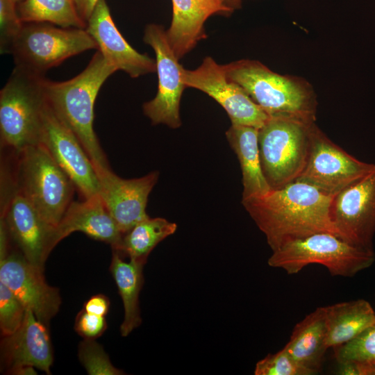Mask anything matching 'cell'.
I'll list each match as a JSON object with an SVG mask.
<instances>
[{
	"mask_svg": "<svg viewBox=\"0 0 375 375\" xmlns=\"http://www.w3.org/2000/svg\"><path fill=\"white\" fill-rule=\"evenodd\" d=\"M334 197L294 181L242 200V203L274 251L289 241L317 233L340 238L331 216Z\"/></svg>",
	"mask_w": 375,
	"mask_h": 375,
	"instance_id": "cell-1",
	"label": "cell"
},
{
	"mask_svg": "<svg viewBox=\"0 0 375 375\" xmlns=\"http://www.w3.org/2000/svg\"><path fill=\"white\" fill-rule=\"evenodd\" d=\"M116 71L97 51L74 78L61 82L44 81L48 103L76 136L97 174L110 167L94 131V106L102 85Z\"/></svg>",
	"mask_w": 375,
	"mask_h": 375,
	"instance_id": "cell-2",
	"label": "cell"
},
{
	"mask_svg": "<svg viewBox=\"0 0 375 375\" xmlns=\"http://www.w3.org/2000/svg\"><path fill=\"white\" fill-rule=\"evenodd\" d=\"M224 67L227 76L269 115H283L315 122L316 94L303 78L275 73L253 60H240Z\"/></svg>",
	"mask_w": 375,
	"mask_h": 375,
	"instance_id": "cell-3",
	"label": "cell"
},
{
	"mask_svg": "<svg viewBox=\"0 0 375 375\" xmlns=\"http://www.w3.org/2000/svg\"><path fill=\"white\" fill-rule=\"evenodd\" d=\"M44 76L15 66L0 91L1 147L17 153L40 144L47 99Z\"/></svg>",
	"mask_w": 375,
	"mask_h": 375,
	"instance_id": "cell-4",
	"label": "cell"
},
{
	"mask_svg": "<svg viewBox=\"0 0 375 375\" xmlns=\"http://www.w3.org/2000/svg\"><path fill=\"white\" fill-rule=\"evenodd\" d=\"M14 154L17 191L48 225L55 228L72 202L75 188L72 181L42 144Z\"/></svg>",
	"mask_w": 375,
	"mask_h": 375,
	"instance_id": "cell-5",
	"label": "cell"
},
{
	"mask_svg": "<svg viewBox=\"0 0 375 375\" xmlns=\"http://www.w3.org/2000/svg\"><path fill=\"white\" fill-rule=\"evenodd\" d=\"M315 122L283 115H269L258 128V148L264 176L271 189L296 181L308 158Z\"/></svg>",
	"mask_w": 375,
	"mask_h": 375,
	"instance_id": "cell-6",
	"label": "cell"
},
{
	"mask_svg": "<svg viewBox=\"0 0 375 375\" xmlns=\"http://www.w3.org/2000/svg\"><path fill=\"white\" fill-rule=\"evenodd\" d=\"M375 260L374 250L352 244L334 234L321 232L289 241L272 251V267L295 274L311 264L325 267L332 276L352 277Z\"/></svg>",
	"mask_w": 375,
	"mask_h": 375,
	"instance_id": "cell-7",
	"label": "cell"
},
{
	"mask_svg": "<svg viewBox=\"0 0 375 375\" xmlns=\"http://www.w3.org/2000/svg\"><path fill=\"white\" fill-rule=\"evenodd\" d=\"M97 46L85 28L47 22L24 23L10 53L16 67L44 76L65 60Z\"/></svg>",
	"mask_w": 375,
	"mask_h": 375,
	"instance_id": "cell-8",
	"label": "cell"
},
{
	"mask_svg": "<svg viewBox=\"0 0 375 375\" xmlns=\"http://www.w3.org/2000/svg\"><path fill=\"white\" fill-rule=\"evenodd\" d=\"M331 140L314 123L306 165L296 181L310 185L320 192L335 196L372 167Z\"/></svg>",
	"mask_w": 375,
	"mask_h": 375,
	"instance_id": "cell-9",
	"label": "cell"
},
{
	"mask_svg": "<svg viewBox=\"0 0 375 375\" xmlns=\"http://www.w3.org/2000/svg\"><path fill=\"white\" fill-rule=\"evenodd\" d=\"M143 40L155 52L158 78L157 94L143 104V112L152 124H164L173 128H178L181 125L180 101L186 88L182 79L183 67L179 64L162 26L147 25Z\"/></svg>",
	"mask_w": 375,
	"mask_h": 375,
	"instance_id": "cell-10",
	"label": "cell"
},
{
	"mask_svg": "<svg viewBox=\"0 0 375 375\" xmlns=\"http://www.w3.org/2000/svg\"><path fill=\"white\" fill-rule=\"evenodd\" d=\"M40 144L71 179L83 199L100 194L99 179L91 160L48 101L44 111Z\"/></svg>",
	"mask_w": 375,
	"mask_h": 375,
	"instance_id": "cell-11",
	"label": "cell"
},
{
	"mask_svg": "<svg viewBox=\"0 0 375 375\" xmlns=\"http://www.w3.org/2000/svg\"><path fill=\"white\" fill-rule=\"evenodd\" d=\"M182 79L186 87L199 90L219 103L231 124L260 128L269 117L240 85L227 76L224 65H218L211 57L205 58L194 70L183 68Z\"/></svg>",
	"mask_w": 375,
	"mask_h": 375,
	"instance_id": "cell-12",
	"label": "cell"
},
{
	"mask_svg": "<svg viewBox=\"0 0 375 375\" xmlns=\"http://www.w3.org/2000/svg\"><path fill=\"white\" fill-rule=\"evenodd\" d=\"M331 216L341 238L357 247L374 250L375 163L366 174L335 196Z\"/></svg>",
	"mask_w": 375,
	"mask_h": 375,
	"instance_id": "cell-13",
	"label": "cell"
},
{
	"mask_svg": "<svg viewBox=\"0 0 375 375\" xmlns=\"http://www.w3.org/2000/svg\"><path fill=\"white\" fill-rule=\"evenodd\" d=\"M0 281L6 285L38 320L47 326L58 312L59 290L45 281L43 270L28 261L21 252H9L0 259Z\"/></svg>",
	"mask_w": 375,
	"mask_h": 375,
	"instance_id": "cell-14",
	"label": "cell"
},
{
	"mask_svg": "<svg viewBox=\"0 0 375 375\" xmlns=\"http://www.w3.org/2000/svg\"><path fill=\"white\" fill-rule=\"evenodd\" d=\"M97 176L101 187L99 194L123 235L149 217L146 206L149 195L158 179V172L124 179L110 169L98 173Z\"/></svg>",
	"mask_w": 375,
	"mask_h": 375,
	"instance_id": "cell-15",
	"label": "cell"
},
{
	"mask_svg": "<svg viewBox=\"0 0 375 375\" xmlns=\"http://www.w3.org/2000/svg\"><path fill=\"white\" fill-rule=\"evenodd\" d=\"M1 219L10 238L25 258L43 270L44 262L53 250L51 238L54 228L42 219L18 191L1 208Z\"/></svg>",
	"mask_w": 375,
	"mask_h": 375,
	"instance_id": "cell-16",
	"label": "cell"
},
{
	"mask_svg": "<svg viewBox=\"0 0 375 375\" xmlns=\"http://www.w3.org/2000/svg\"><path fill=\"white\" fill-rule=\"evenodd\" d=\"M97 49L117 70L132 78L156 72V60L135 50L117 29L106 0H99L86 23Z\"/></svg>",
	"mask_w": 375,
	"mask_h": 375,
	"instance_id": "cell-17",
	"label": "cell"
},
{
	"mask_svg": "<svg viewBox=\"0 0 375 375\" xmlns=\"http://www.w3.org/2000/svg\"><path fill=\"white\" fill-rule=\"evenodd\" d=\"M240 3V0H172V21L166 33L177 58H181L206 37L204 24L208 17L231 13Z\"/></svg>",
	"mask_w": 375,
	"mask_h": 375,
	"instance_id": "cell-18",
	"label": "cell"
},
{
	"mask_svg": "<svg viewBox=\"0 0 375 375\" xmlns=\"http://www.w3.org/2000/svg\"><path fill=\"white\" fill-rule=\"evenodd\" d=\"M110 244L119 251L123 234L106 208L100 194L81 201H72L59 224L53 228L52 249L74 232Z\"/></svg>",
	"mask_w": 375,
	"mask_h": 375,
	"instance_id": "cell-19",
	"label": "cell"
},
{
	"mask_svg": "<svg viewBox=\"0 0 375 375\" xmlns=\"http://www.w3.org/2000/svg\"><path fill=\"white\" fill-rule=\"evenodd\" d=\"M47 326L31 310H26L19 328L3 337L1 342V357L7 371L20 365H31L51 374L53 354Z\"/></svg>",
	"mask_w": 375,
	"mask_h": 375,
	"instance_id": "cell-20",
	"label": "cell"
},
{
	"mask_svg": "<svg viewBox=\"0 0 375 375\" xmlns=\"http://www.w3.org/2000/svg\"><path fill=\"white\" fill-rule=\"evenodd\" d=\"M284 348L314 374L321 371L324 354L328 349L324 306L317 308L295 325Z\"/></svg>",
	"mask_w": 375,
	"mask_h": 375,
	"instance_id": "cell-21",
	"label": "cell"
},
{
	"mask_svg": "<svg viewBox=\"0 0 375 375\" xmlns=\"http://www.w3.org/2000/svg\"><path fill=\"white\" fill-rule=\"evenodd\" d=\"M226 136L240 165L243 185L242 200L262 195L270 190L260 165L258 128L231 124Z\"/></svg>",
	"mask_w": 375,
	"mask_h": 375,
	"instance_id": "cell-22",
	"label": "cell"
},
{
	"mask_svg": "<svg viewBox=\"0 0 375 375\" xmlns=\"http://www.w3.org/2000/svg\"><path fill=\"white\" fill-rule=\"evenodd\" d=\"M324 307L328 349L336 348L352 340L375 323L372 306L362 299Z\"/></svg>",
	"mask_w": 375,
	"mask_h": 375,
	"instance_id": "cell-23",
	"label": "cell"
},
{
	"mask_svg": "<svg viewBox=\"0 0 375 375\" xmlns=\"http://www.w3.org/2000/svg\"><path fill=\"white\" fill-rule=\"evenodd\" d=\"M112 251L109 269L124 306V315L120 334L126 337L142 323L139 295L143 285L144 264L133 259L125 261L120 253Z\"/></svg>",
	"mask_w": 375,
	"mask_h": 375,
	"instance_id": "cell-24",
	"label": "cell"
},
{
	"mask_svg": "<svg viewBox=\"0 0 375 375\" xmlns=\"http://www.w3.org/2000/svg\"><path fill=\"white\" fill-rule=\"evenodd\" d=\"M176 229V223L165 218L147 217L123 235L120 249L117 252L145 264L156 246Z\"/></svg>",
	"mask_w": 375,
	"mask_h": 375,
	"instance_id": "cell-25",
	"label": "cell"
},
{
	"mask_svg": "<svg viewBox=\"0 0 375 375\" xmlns=\"http://www.w3.org/2000/svg\"><path fill=\"white\" fill-rule=\"evenodd\" d=\"M17 11L24 23L47 22L65 28H85L74 0H22Z\"/></svg>",
	"mask_w": 375,
	"mask_h": 375,
	"instance_id": "cell-26",
	"label": "cell"
},
{
	"mask_svg": "<svg viewBox=\"0 0 375 375\" xmlns=\"http://www.w3.org/2000/svg\"><path fill=\"white\" fill-rule=\"evenodd\" d=\"M333 349L338 362H351L358 366L360 375H375V323Z\"/></svg>",
	"mask_w": 375,
	"mask_h": 375,
	"instance_id": "cell-27",
	"label": "cell"
},
{
	"mask_svg": "<svg viewBox=\"0 0 375 375\" xmlns=\"http://www.w3.org/2000/svg\"><path fill=\"white\" fill-rule=\"evenodd\" d=\"M81 363L90 375H122L125 373L115 367L104 351L95 340L84 339L78 347Z\"/></svg>",
	"mask_w": 375,
	"mask_h": 375,
	"instance_id": "cell-28",
	"label": "cell"
},
{
	"mask_svg": "<svg viewBox=\"0 0 375 375\" xmlns=\"http://www.w3.org/2000/svg\"><path fill=\"white\" fill-rule=\"evenodd\" d=\"M255 375H314L296 361L283 347L257 362Z\"/></svg>",
	"mask_w": 375,
	"mask_h": 375,
	"instance_id": "cell-29",
	"label": "cell"
},
{
	"mask_svg": "<svg viewBox=\"0 0 375 375\" xmlns=\"http://www.w3.org/2000/svg\"><path fill=\"white\" fill-rule=\"evenodd\" d=\"M26 308L11 290L0 281V330L3 337L10 335L21 326Z\"/></svg>",
	"mask_w": 375,
	"mask_h": 375,
	"instance_id": "cell-30",
	"label": "cell"
},
{
	"mask_svg": "<svg viewBox=\"0 0 375 375\" xmlns=\"http://www.w3.org/2000/svg\"><path fill=\"white\" fill-rule=\"evenodd\" d=\"M24 25L15 0H0V52L10 53L14 41Z\"/></svg>",
	"mask_w": 375,
	"mask_h": 375,
	"instance_id": "cell-31",
	"label": "cell"
},
{
	"mask_svg": "<svg viewBox=\"0 0 375 375\" xmlns=\"http://www.w3.org/2000/svg\"><path fill=\"white\" fill-rule=\"evenodd\" d=\"M107 328L105 316L89 313L82 309L77 315L74 329L84 339L95 340Z\"/></svg>",
	"mask_w": 375,
	"mask_h": 375,
	"instance_id": "cell-32",
	"label": "cell"
},
{
	"mask_svg": "<svg viewBox=\"0 0 375 375\" xmlns=\"http://www.w3.org/2000/svg\"><path fill=\"white\" fill-rule=\"evenodd\" d=\"M110 301L108 298L102 294H95L91 297L83 305V309L92 314L99 316H105L109 311Z\"/></svg>",
	"mask_w": 375,
	"mask_h": 375,
	"instance_id": "cell-33",
	"label": "cell"
},
{
	"mask_svg": "<svg viewBox=\"0 0 375 375\" xmlns=\"http://www.w3.org/2000/svg\"><path fill=\"white\" fill-rule=\"evenodd\" d=\"M99 0H74L76 9L81 19L87 23Z\"/></svg>",
	"mask_w": 375,
	"mask_h": 375,
	"instance_id": "cell-34",
	"label": "cell"
},
{
	"mask_svg": "<svg viewBox=\"0 0 375 375\" xmlns=\"http://www.w3.org/2000/svg\"><path fill=\"white\" fill-rule=\"evenodd\" d=\"M336 374L340 375H360L358 366L351 362H338Z\"/></svg>",
	"mask_w": 375,
	"mask_h": 375,
	"instance_id": "cell-35",
	"label": "cell"
},
{
	"mask_svg": "<svg viewBox=\"0 0 375 375\" xmlns=\"http://www.w3.org/2000/svg\"><path fill=\"white\" fill-rule=\"evenodd\" d=\"M35 368L31 365H20L9 369L7 372L15 375H35L37 374Z\"/></svg>",
	"mask_w": 375,
	"mask_h": 375,
	"instance_id": "cell-36",
	"label": "cell"
},
{
	"mask_svg": "<svg viewBox=\"0 0 375 375\" xmlns=\"http://www.w3.org/2000/svg\"><path fill=\"white\" fill-rule=\"evenodd\" d=\"M17 3L21 2L22 0H15Z\"/></svg>",
	"mask_w": 375,
	"mask_h": 375,
	"instance_id": "cell-37",
	"label": "cell"
}]
</instances>
